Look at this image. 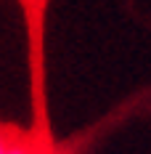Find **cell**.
Masks as SVG:
<instances>
[{
	"instance_id": "cell-2",
	"label": "cell",
	"mask_w": 151,
	"mask_h": 154,
	"mask_svg": "<svg viewBox=\"0 0 151 154\" xmlns=\"http://www.w3.org/2000/svg\"><path fill=\"white\" fill-rule=\"evenodd\" d=\"M5 143H8V141H5V136H3V133H0V152H3V149H5Z\"/></svg>"
},
{
	"instance_id": "cell-1",
	"label": "cell",
	"mask_w": 151,
	"mask_h": 154,
	"mask_svg": "<svg viewBox=\"0 0 151 154\" xmlns=\"http://www.w3.org/2000/svg\"><path fill=\"white\" fill-rule=\"evenodd\" d=\"M0 154H32V149L24 146V143H5V149Z\"/></svg>"
}]
</instances>
